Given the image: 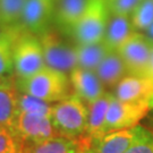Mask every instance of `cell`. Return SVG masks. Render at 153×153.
I'll return each mask as SVG.
<instances>
[{
  "label": "cell",
  "instance_id": "1",
  "mask_svg": "<svg viewBox=\"0 0 153 153\" xmlns=\"http://www.w3.org/2000/svg\"><path fill=\"white\" fill-rule=\"evenodd\" d=\"M18 88L23 93L41 99L50 103H57L71 95L69 75L48 66L38 73L18 81Z\"/></svg>",
  "mask_w": 153,
  "mask_h": 153
},
{
  "label": "cell",
  "instance_id": "2",
  "mask_svg": "<svg viewBox=\"0 0 153 153\" xmlns=\"http://www.w3.org/2000/svg\"><path fill=\"white\" fill-rule=\"evenodd\" d=\"M88 116V104L74 93L55 103L51 119L57 135L68 138H82L85 136Z\"/></svg>",
  "mask_w": 153,
  "mask_h": 153
},
{
  "label": "cell",
  "instance_id": "3",
  "mask_svg": "<svg viewBox=\"0 0 153 153\" xmlns=\"http://www.w3.org/2000/svg\"><path fill=\"white\" fill-rule=\"evenodd\" d=\"M110 11L107 0H90L85 11L71 31L76 44H88L103 40Z\"/></svg>",
  "mask_w": 153,
  "mask_h": 153
},
{
  "label": "cell",
  "instance_id": "4",
  "mask_svg": "<svg viewBox=\"0 0 153 153\" xmlns=\"http://www.w3.org/2000/svg\"><path fill=\"white\" fill-rule=\"evenodd\" d=\"M45 66L39 36L22 31L14 44V71L21 78L32 76Z\"/></svg>",
  "mask_w": 153,
  "mask_h": 153
},
{
  "label": "cell",
  "instance_id": "5",
  "mask_svg": "<svg viewBox=\"0 0 153 153\" xmlns=\"http://www.w3.org/2000/svg\"><path fill=\"white\" fill-rule=\"evenodd\" d=\"M10 131L25 146L35 145L57 136L51 117L19 111Z\"/></svg>",
  "mask_w": 153,
  "mask_h": 153
},
{
  "label": "cell",
  "instance_id": "6",
  "mask_svg": "<svg viewBox=\"0 0 153 153\" xmlns=\"http://www.w3.org/2000/svg\"><path fill=\"white\" fill-rule=\"evenodd\" d=\"M43 50L45 66L69 75L77 67L76 47L62 41L56 33L48 30L39 35Z\"/></svg>",
  "mask_w": 153,
  "mask_h": 153
},
{
  "label": "cell",
  "instance_id": "7",
  "mask_svg": "<svg viewBox=\"0 0 153 153\" xmlns=\"http://www.w3.org/2000/svg\"><path fill=\"white\" fill-rule=\"evenodd\" d=\"M150 109L149 102H125L114 95L107 112L104 134L135 127L146 116Z\"/></svg>",
  "mask_w": 153,
  "mask_h": 153
},
{
  "label": "cell",
  "instance_id": "8",
  "mask_svg": "<svg viewBox=\"0 0 153 153\" xmlns=\"http://www.w3.org/2000/svg\"><path fill=\"white\" fill-rule=\"evenodd\" d=\"M151 51V41L141 32H134L117 52L125 62L128 75L145 76Z\"/></svg>",
  "mask_w": 153,
  "mask_h": 153
},
{
  "label": "cell",
  "instance_id": "9",
  "mask_svg": "<svg viewBox=\"0 0 153 153\" xmlns=\"http://www.w3.org/2000/svg\"><path fill=\"white\" fill-rule=\"evenodd\" d=\"M55 18V1L52 0H27L22 11L18 26L23 31L34 35H41L49 30Z\"/></svg>",
  "mask_w": 153,
  "mask_h": 153
},
{
  "label": "cell",
  "instance_id": "10",
  "mask_svg": "<svg viewBox=\"0 0 153 153\" xmlns=\"http://www.w3.org/2000/svg\"><path fill=\"white\" fill-rule=\"evenodd\" d=\"M142 126L112 131L90 141L88 151L91 153H125L136 141Z\"/></svg>",
  "mask_w": 153,
  "mask_h": 153
},
{
  "label": "cell",
  "instance_id": "11",
  "mask_svg": "<svg viewBox=\"0 0 153 153\" xmlns=\"http://www.w3.org/2000/svg\"><path fill=\"white\" fill-rule=\"evenodd\" d=\"M69 79L74 93L86 104L95 102L105 93L104 85L93 71L76 67L69 74Z\"/></svg>",
  "mask_w": 153,
  "mask_h": 153
},
{
  "label": "cell",
  "instance_id": "12",
  "mask_svg": "<svg viewBox=\"0 0 153 153\" xmlns=\"http://www.w3.org/2000/svg\"><path fill=\"white\" fill-rule=\"evenodd\" d=\"M116 98L125 102H149L153 95V79L127 75L115 88Z\"/></svg>",
  "mask_w": 153,
  "mask_h": 153
},
{
  "label": "cell",
  "instance_id": "13",
  "mask_svg": "<svg viewBox=\"0 0 153 153\" xmlns=\"http://www.w3.org/2000/svg\"><path fill=\"white\" fill-rule=\"evenodd\" d=\"M21 91L10 76H5L0 84V125L10 129L19 114Z\"/></svg>",
  "mask_w": 153,
  "mask_h": 153
},
{
  "label": "cell",
  "instance_id": "14",
  "mask_svg": "<svg viewBox=\"0 0 153 153\" xmlns=\"http://www.w3.org/2000/svg\"><path fill=\"white\" fill-rule=\"evenodd\" d=\"M134 32H136L131 21V16L110 14L105 28L103 42L110 51H118Z\"/></svg>",
  "mask_w": 153,
  "mask_h": 153
},
{
  "label": "cell",
  "instance_id": "15",
  "mask_svg": "<svg viewBox=\"0 0 153 153\" xmlns=\"http://www.w3.org/2000/svg\"><path fill=\"white\" fill-rule=\"evenodd\" d=\"M112 97H114L112 93L105 92L95 102L88 104V126H86V131L84 137L88 138V141H92L104 135L105 118H107V112L109 109Z\"/></svg>",
  "mask_w": 153,
  "mask_h": 153
},
{
  "label": "cell",
  "instance_id": "16",
  "mask_svg": "<svg viewBox=\"0 0 153 153\" xmlns=\"http://www.w3.org/2000/svg\"><path fill=\"white\" fill-rule=\"evenodd\" d=\"M90 0H56L55 21L65 32L71 33Z\"/></svg>",
  "mask_w": 153,
  "mask_h": 153
},
{
  "label": "cell",
  "instance_id": "17",
  "mask_svg": "<svg viewBox=\"0 0 153 153\" xmlns=\"http://www.w3.org/2000/svg\"><path fill=\"white\" fill-rule=\"evenodd\" d=\"M88 145L90 141L85 137L68 138L57 135L40 144L25 146V153H77Z\"/></svg>",
  "mask_w": 153,
  "mask_h": 153
},
{
  "label": "cell",
  "instance_id": "18",
  "mask_svg": "<svg viewBox=\"0 0 153 153\" xmlns=\"http://www.w3.org/2000/svg\"><path fill=\"white\" fill-rule=\"evenodd\" d=\"M94 71L104 88H115L117 84L128 75L125 62L117 51L109 52Z\"/></svg>",
  "mask_w": 153,
  "mask_h": 153
},
{
  "label": "cell",
  "instance_id": "19",
  "mask_svg": "<svg viewBox=\"0 0 153 153\" xmlns=\"http://www.w3.org/2000/svg\"><path fill=\"white\" fill-rule=\"evenodd\" d=\"M77 67L88 71H95L101 61L111 52L102 41L88 44H76Z\"/></svg>",
  "mask_w": 153,
  "mask_h": 153
},
{
  "label": "cell",
  "instance_id": "20",
  "mask_svg": "<svg viewBox=\"0 0 153 153\" xmlns=\"http://www.w3.org/2000/svg\"><path fill=\"white\" fill-rule=\"evenodd\" d=\"M22 28L17 27L14 32L0 39V76H7L14 71V44Z\"/></svg>",
  "mask_w": 153,
  "mask_h": 153
},
{
  "label": "cell",
  "instance_id": "21",
  "mask_svg": "<svg viewBox=\"0 0 153 153\" xmlns=\"http://www.w3.org/2000/svg\"><path fill=\"white\" fill-rule=\"evenodd\" d=\"M131 21L136 32L146 31L153 23V0H142L131 13Z\"/></svg>",
  "mask_w": 153,
  "mask_h": 153
},
{
  "label": "cell",
  "instance_id": "22",
  "mask_svg": "<svg viewBox=\"0 0 153 153\" xmlns=\"http://www.w3.org/2000/svg\"><path fill=\"white\" fill-rule=\"evenodd\" d=\"M53 105H55V103H50V102L43 101L41 99L32 97L27 93L21 92V97H19V109H21V111L52 117Z\"/></svg>",
  "mask_w": 153,
  "mask_h": 153
},
{
  "label": "cell",
  "instance_id": "23",
  "mask_svg": "<svg viewBox=\"0 0 153 153\" xmlns=\"http://www.w3.org/2000/svg\"><path fill=\"white\" fill-rule=\"evenodd\" d=\"M27 0H0L2 21L7 25L16 26L19 23L22 11Z\"/></svg>",
  "mask_w": 153,
  "mask_h": 153
},
{
  "label": "cell",
  "instance_id": "24",
  "mask_svg": "<svg viewBox=\"0 0 153 153\" xmlns=\"http://www.w3.org/2000/svg\"><path fill=\"white\" fill-rule=\"evenodd\" d=\"M0 153H25V145L13 131L0 125Z\"/></svg>",
  "mask_w": 153,
  "mask_h": 153
},
{
  "label": "cell",
  "instance_id": "25",
  "mask_svg": "<svg viewBox=\"0 0 153 153\" xmlns=\"http://www.w3.org/2000/svg\"><path fill=\"white\" fill-rule=\"evenodd\" d=\"M125 153H153V131L142 126L136 141Z\"/></svg>",
  "mask_w": 153,
  "mask_h": 153
},
{
  "label": "cell",
  "instance_id": "26",
  "mask_svg": "<svg viewBox=\"0 0 153 153\" xmlns=\"http://www.w3.org/2000/svg\"><path fill=\"white\" fill-rule=\"evenodd\" d=\"M142 0H107L110 14L131 16Z\"/></svg>",
  "mask_w": 153,
  "mask_h": 153
},
{
  "label": "cell",
  "instance_id": "27",
  "mask_svg": "<svg viewBox=\"0 0 153 153\" xmlns=\"http://www.w3.org/2000/svg\"><path fill=\"white\" fill-rule=\"evenodd\" d=\"M17 27L19 26H11V25H7V24H4V23H0V39L10 34L11 32H14Z\"/></svg>",
  "mask_w": 153,
  "mask_h": 153
},
{
  "label": "cell",
  "instance_id": "28",
  "mask_svg": "<svg viewBox=\"0 0 153 153\" xmlns=\"http://www.w3.org/2000/svg\"><path fill=\"white\" fill-rule=\"evenodd\" d=\"M144 77H149L153 79V43H152V51H151V58H150V62H149L148 66V71H146V74Z\"/></svg>",
  "mask_w": 153,
  "mask_h": 153
},
{
  "label": "cell",
  "instance_id": "29",
  "mask_svg": "<svg viewBox=\"0 0 153 153\" xmlns=\"http://www.w3.org/2000/svg\"><path fill=\"white\" fill-rule=\"evenodd\" d=\"M145 32H146V35H145V36L151 41V43H153V23H152V25H151Z\"/></svg>",
  "mask_w": 153,
  "mask_h": 153
},
{
  "label": "cell",
  "instance_id": "30",
  "mask_svg": "<svg viewBox=\"0 0 153 153\" xmlns=\"http://www.w3.org/2000/svg\"><path fill=\"white\" fill-rule=\"evenodd\" d=\"M77 153H91L90 151H88V146H86V148H84V149H82L79 152H77Z\"/></svg>",
  "mask_w": 153,
  "mask_h": 153
},
{
  "label": "cell",
  "instance_id": "31",
  "mask_svg": "<svg viewBox=\"0 0 153 153\" xmlns=\"http://www.w3.org/2000/svg\"><path fill=\"white\" fill-rule=\"evenodd\" d=\"M150 108L153 109V95H152V98H151V100H150Z\"/></svg>",
  "mask_w": 153,
  "mask_h": 153
},
{
  "label": "cell",
  "instance_id": "32",
  "mask_svg": "<svg viewBox=\"0 0 153 153\" xmlns=\"http://www.w3.org/2000/svg\"><path fill=\"white\" fill-rule=\"evenodd\" d=\"M0 23H4V21H2V16H1V10H0ZM5 24V23H4Z\"/></svg>",
  "mask_w": 153,
  "mask_h": 153
},
{
  "label": "cell",
  "instance_id": "33",
  "mask_svg": "<svg viewBox=\"0 0 153 153\" xmlns=\"http://www.w3.org/2000/svg\"><path fill=\"white\" fill-rule=\"evenodd\" d=\"M4 78H5V76H0V84H1V82H2Z\"/></svg>",
  "mask_w": 153,
  "mask_h": 153
},
{
  "label": "cell",
  "instance_id": "34",
  "mask_svg": "<svg viewBox=\"0 0 153 153\" xmlns=\"http://www.w3.org/2000/svg\"><path fill=\"white\" fill-rule=\"evenodd\" d=\"M52 1H56V0H52Z\"/></svg>",
  "mask_w": 153,
  "mask_h": 153
}]
</instances>
